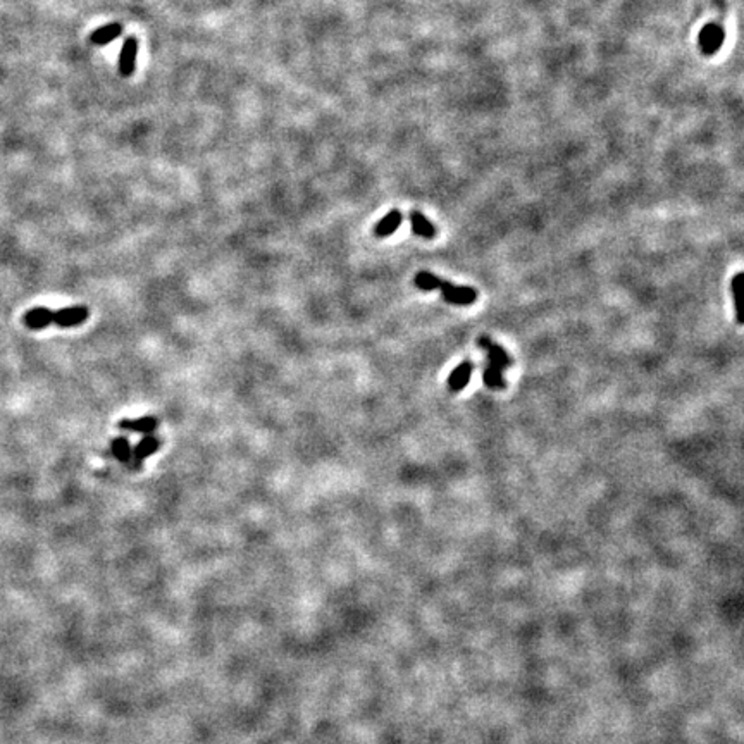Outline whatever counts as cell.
Returning <instances> with one entry per match:
<instances>
[{
    "label": "cell",
    "instance_id": "30bf717a",
    "mask_svg": "<svg viewBox=\"0 0 744 744\" xmlns=\"http://www.w3.org/2000/svg\"><path fill=\"white\" fill-rule=\"evenodd\" d=\"M402 221H403V215H402L400 210H397V209L390 210V212H388L385 217L379 219L378 224L374 226V234L378 238L391 236V234H393L395 231L400 228Z\"/></svg>",
    "mask_w": 744,
    "mask_h": 744
},
{
    "label": "cell",
    "instance_id": "9c48e42d",
    "mask_svg": "<svg viewBox=\"0 0 744 744\" xmlns=\"http://www.w3.org/2000/svg\"><path fill=\"white\" fill-rule=\"evenodd\" d=\"M472 372H474V364L471 362V360H464V362H462L460 366H457L455 369L452 371V374H450L448 390L452 391V393H458V391L464 390V388L467 386V383L471 381Z\"/></svg>",
    "mask_w": 744,
    "mask_h": 744
},
{
    "label": "cell",
    "instance_id": "3957f363",
    "mask_svg": "<svg viewBox=\"0 0 744 744\" xmlns=\"http://www.w3.org/2000/svg\"><path fill=\"white\" fill-rule=\"evenodd\" d=\"M90 317L88 307L85 305H73V307H64L61 311L52 312V324L59 328H76L85 324Z\"/></svg>",
    "mask_w": 744,
    "mask_h": 744
},
{
    "label": "cell",
    "instance_id": "8992f818",
    "mask_svg": "<svg viewBox=\"0 0 744 744\" xmlns=\"http://www.w3.org/2000/svg\"><path fill=\"white\" fill-rule=\"evenodd\" d=\"M160 421L154 415H145L140 419H123L119 421L117 428L121 431H129V433H140V434H154V431L159 428Z\"/></svg>",
    "mask_w": 744,
    "mask_h": 744
},
{
    "label": "cell",
    "instance_id": "5b68a950",
    "mask_svg": "<svg viewBox=\"0 0 744 744\" xmlns=\"http://www.w3.org/2000/svg\"><path fill=\"white\" fill-rule=\"evenodd\" d=\"M477 347H479L481 350L488 352L489 366L496 367V369H500V371L507 369V367L512 366V359L508 357L507 352H505L500 344L493 343L488 336H481V338L477 340Z\"/></svg>",
    "mask_w": 744,
    "mask_h": 744
},
{
    "label": "cell",
    "instance_id": "5bb4252c",
    "mask_svg": "<svg viewBox=\"0 0 744 744\" xmlns=\"http://www.w3.org/2000/svg\"><path fill=\"white\" fill-rule=\"evenodd\" d=\"M111 452L121 464H128L129 457H131V445L126 436H117L112 440L111 443Z\"/></svg>",
    "mask_w": 744,
    "mask_h": 744
},
{
    "label": "cell",
    "instance_id": "6da1fadb",
    "mask_svg": "<svg viewBox=\"0 0 744 744\" xmlns=\"http://www.w3.org/2000/svg\"><path fill=\"white\" fill-rule=\"evenodd\" d=\"M726 42V31L716 23H708L698 33V47L703 56H715Z\"/></svg>",
    "mask_w": 744,
    "mask_h": 744
},
{
    "label": "cell",
    "instance_id": "2e32d148",
    "mask_svg": "<svg viewBox=\"0 0 744 744\" xmlns=\"http://www.w3.org/2000/svg\"><path fill=\"white\" fill-rule=\"evenodd\" d=\"M743 281V272H738L731 280V293L732 299H734V307H736V316H738V323L743 324V314H741V299H739V284Z\"/></svg>",
    "mask_w": 744,
    "mask_h": 744
},
{
    "label": "cell",
    "instance_id": "277c9868",
    "mask_svg": "<svg viewBox=\"0 0 744 744\" xmlns=\"http://www.w3.org/2000/svg\"><path fill=\"white\" fill-rule=\"evenodd\" d=\"M159 448H160L159 438L154 436V434H145V438H142V441H138L135 448H131V457H129V462L126 465H129L131 471H136V469L140 471V467H142L145 458L154 455Z\"/></svg>",
    "mask_w": 744,
    "mask_h": 744
},
{
    "label": "cell",
    "instance_id": "ba28073f",
    "mask_svg": "<svg viewBox=\"0 0 744 744\" xmlns=\"http://www.w3.org/2000/svg\"><path fill=\"white\" fill-rule=\"evenodd\" d=\"M52 312L47 307H35L31 311L25 312L23 316V324L31 331H40L49 328L52 324Z\"/></svg>",
    "mask_w": 744,
    "mask_h": 744
},
{
    "label": "cell",
    "instance_id": "4fadbf2b",
    "mask_svg": "<svg viewBox=\"0 0 744 744\" xmlns=\"http://www.w3.org/2000/svg\"><path fill=\"white\" fill-rule=\"evenodd\" d=\"M441 281H443L441 277H438L436 274H433L429 271L417 272V276L414 277V284L419 289H422V292H434V289L440 288Z\"/></svg>",
    "mask_w": 744,
    "mask_h": 744
},
{
    "label": "cell",
    "instance_id": "7c38bea8",
    "mask_svg": "<svg viewBox=\"0 0 744 744\" xmlns=\"http://www.w3.org/2000/svg\"><path fill=\"white\" fill-rule=\"evenodd\" d=\"M121 31H123V26L119 23H111V25H105L97 31H93L90 40H92L93 45H107V43H111L119 37Z\"/></svg>",
    "mask_w": 744,
    "mask_h": 744
},
{
    "label": "cell",
    "instance_id": "52a82bcc",
    "mask_svg": "<svg viewBox=\"0 0 744 744\" xmlns=\"http://www.w3.org/2000/svg\"><path fill=\"white\" fill-rule=\"evenodd\" d=\"M136 52H138V40L135 37H128L124 40L123 49H121L119 56V74L121 76L128 78L131 76L135 71V61H136Z\"/></svg>",
    "mask_w": 744,
    "mask_h": 744
},
{
    "label": "cell",
    "instance_id": "8fae6325",
    "mask_svg": "<svg viewBox=\"0 0 744 744\" xmlns=\"http://www.w3.org/2000/svg\"><path fill=\"white\" fill-rule=\"evenodd\" d=\"M409 217L410 228H412L417 236L424 238V240H433V238L436 236V228H434L433 222L428 221V217H426L424 214L419 212V210H412Z\"/></svg>",
    "mask_w": 744,
    "mask_h": 744
},
{
    "label": "cell",
    "instance_id": "7a4b0ae2",
    "mask_svg": "<svg viewBox=\"0 0 744 744\" xmlns=\"http://www.w3.org/2000/svg\"><path fill=\"white\" fill-rule=\"evenodd\" d=\"M438 289H440L441 295H443L445 301H448V304L452 305L467 307V305H471L477 300V292L472 287H457V284L443 280Z\"/></svg>",
    "mask_w": 744,
    "mask_h": 744
},
{
    "label": "cell",
    "instance_id": "9a60e30c",
    "mask_svg": "<svg viewBox=\"0 0 744 744\" xmlns=\"http://www.w3.org/2000/svg\"><path fill=\"white\" fill-rule=\"evenodd\" d=\"M483 381L489 390H503L505 385H507L503 379V371L496 369V367L489 366V364L486 369L483 371Z\"/></svg>",
    "mask_w": 744,
    "mask_h": 744
}]
</instances>
